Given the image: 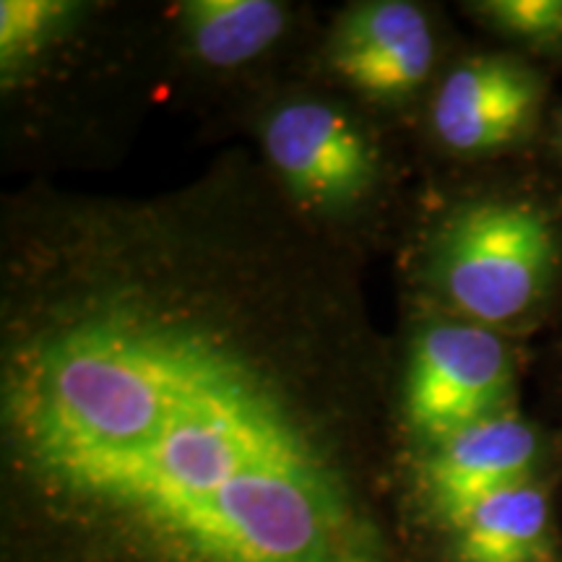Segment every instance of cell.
Here are the masks:
<instances>
[{
    "instance_id": "cell-1",
    "label": "cell",
    "mask_w": 562,
    "mask_h": 562,
    "mask_svg": "<svg viewBox=\"0 0 562 562\" xmlns=\"http://www.w3.org/2000/svg\"><path fill=\"white\" fill-rule=\"evenodd\" d=\"M389 409L351 258L248 159L5 209L0 451L63 560L389 562Z\"/></svg>"
},
{
    "instance_id": "cell-2",
    "label": "cell",
    "mask_w": 562,
    "mask_h": 562,
    "mask_svg": "<svg viewBox=\"0 0 562 562\" xmlns=\"http://www.w3.org/2000/svg\"><path fill=\"white\" fill-rule=\"evenodd\" d=\"M558 266V235L539 209L482 201L461 209L435 248V281L456 311L501 326L542 300Z\"/></svg>"
},
{
    "instance_id": "cell-3",
    "label": "cell",
    "mask_w": 562,
    "mask_h": 562,
    "mask_svg": "<svg viewBox=\"0 0 562 562\" xmlns=\"http://www.w3.org/2000/svg\"><path fill=\"white\" fill-rule=\"evenodd\" d=\"M513 360L505 341L480 323H435L412 344L402 406L409 430L435 448L476 422L505 412Z\"/></svg>"
},
{
    "instance_id": "cell-4",
    "label": "cell",
    "mask_w": 562,
    "mask_h": 562,
    "mask_svg": "<svg viewBox=\"0 0 562 562\" xmlns=\"http://www.w3.org/2000/svg\"><path fill=\"white\" fill-rule=\"evenodd\" d=\"M269 170L302 214H336L370 193L378 157L341 108L294 100L273 110L263 131Z\"/></svg>"
},
{
    "instance_id": "cell-5",
    "label": "cell",
    "mask_w": 562,
    "mask_h": 562,
    "mask_svg": "<svg viewBox=\"0 0 562 562\" xmlns=\"http://www.w3.org/2000/svg\"><path fill=\"white\" fill-rule=\"evenodd\" d=\"M537 456V430L518 414L476 422L427 453L422 467L427 510L456 529L487 497L529 482Z\"/></svg>"
},
{
    "instance_id": "cell-6",
    "label": "cell",
    "mask_w": 562,
    "mask_h": 562,
    "mask_svg": "<svg viewBox=\"0 0 562 562\" xmlns=\"http://www.w3.org/2000/svg\"><path fill=\"white\" fill-rule=\"evenodd\" d=\"M328 58L336 74L362 94L404 100L430 76L435 34L419 5L372 0L344 13Z\"/></svg>"
},
{
    "instance_id": "cell-7",
    "label": "cell",
    "mask_w": 562,
    "mask_h": 562,
    "mask_svg": "<svg viewBox=\"0 0 562 562\" xmlns=\"http://www.w3.org/2000/svg\"><path fill=\"white\" fill-rule=\"evenodd\" d=\"M539 97L529 68L503 58L467 60L440 83L432 104L435 131L453 151L497 149L531 123Z\"/></svg>"
},
{
    "instance_id": "cell-8",
    "label": "cell",
    "mask_w": 562,
    "mask_h": 562,
    "mask_svg": "<svg viewBox=\"0 0 562 562\" xmlns=\"http://www.w3.org/2000/svg\"><path fill=\"white\" fill-rule=\"evenodd\" d=\"M456 562H550L552 510L533 480L497 492L456 526Z\"/></svg>"
},
{
    "instance_id": "cell-9",
    "label": "cell",
    "mask_w": 562,
    "mask_h": 562,
    "mask_svg": "<svg viewBox=\"0 0 562 562\" xmlns=\"http://www.w3.org/2000/svg\"><path fill=\"white\" fill-rule=\"evenodd\" d=\"M290 13L273 0H188L180 30L191 53L211 68H237L263 55L286 30Z\"/></svg>"
},
{
    "instance_id": "cell-10",
    "label": "cell",
    "mask_w": 562,
    "mask_h": 562,
    "mask_svg": "<svg viewBox=\"0 0 562 562\" xmlns=\"http://www.w3.org/2000/svg\"><path fill=\"white\" fill-rule=\"evenodd\" d=\"M68 5L37 3V0H5L0 11V50H3V70L16 66L21 58H30L37 47L58 30Z\"/></svg>"
},
{
    "instance_id": "cell-11",
    "label": "cell",
    "mask_w": 562,
    "mask_h": 562,
    "mask_svg": "<svg viewBox=\"0 0 562 562\" xmlns=\"http://www.w3.org/2000/svg\"><path fill=\"white\" fill-rule=\"evenodd\" d=\"M480 9L510 37L537 45L562 42V0H490Z\"/></svg>"
}]
</instances>
